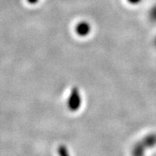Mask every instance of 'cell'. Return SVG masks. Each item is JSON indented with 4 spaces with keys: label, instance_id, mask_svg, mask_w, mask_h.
<instances>
[{
    "label": "cell",
    "instance_id": "cell-1",
    "mask_svg": "<svg viewBox=\"0 0 156 156\" xmlns=\"http://www.w3.org/2000/svg\"><path fill=\"white\" fill-rule=\"evenodd\" d=\"M156 146V133H150L142 138L132 148V156H145L147 149Z\"/></svg>",
    "mask_w": 156,
    "mask_h": 156
},
{
    "label": "cell",
    "instance_id": "cell-2",
    "mask_svg": "<svg viewBox=\"0 0 156 156\" xmlns=\"http://www.w3.org/2000/svg\"><path fill=\"white\" fill-rule=\"evenodd\" d=\"M83 97L80 88L74 86L71 88L66 100V107L71 112H76L82 106Z\"/></svg>",
    "mask_w": 156,
    "mask_h": 156
},
{
    "label": "cell",
    "instance_id": "cell-3",
    "mask_svg": "<svg viewBox=\"0 0 156 156\" xmlns=\"http://www.w3.org/2000/svg\"><path fill=\"white\" fill-rule=\"evenodd\" d=\"M93 31V27L88 21L80 20L74 27V32L79 37H87Z\"/></svg>",
    "mask_w": 156,
    "mask_h": 156
},
{
    "label": "cell",
    "instance_id": "cell-4",
    "mask_svg": "<svg viewBox=\"0 0 156 156\" xmlns=\"http://www.w3.org/2000/svg\"><path fill=\"white\" fill-rule=\"evenodd\" d=\"M148 17H149V19H150L151 22H152V23H156V4H154L150 9L149 14H148Z\"/></svg>",
    "mask_w": 156,
    "mask_h": 156
},
{
    "label": "cell",
    "instance_id": "cell-5",
    "mask_svg": "<svg viewBox=\"0 0 156 156\" xmlns=\"http://www.w3.org/2000/svg\"><path fill=\"white\" fill-rule=\"evenodd\" d=\"M126 1L128 4L132 5V6H137L141 3L143 0H126Z\"/></svg>",
    "mask_w": 156,
    "mask_h": 156
},
{
    "label": "cell",
    "instance_id": "cell-6",
    "mask_svg": "<svg viewBox=\"0 0 156 156\" xmlns=\"http://www.w3.org/2000/svg\"><path fill=\"white\" fill-rule=\"evenodd\" d=\"M27 2L30 5H36L40 0H27Z\"/></svg>",
    "mask_w": 156,
    "mask_h": 156
},
{
    "label": "cell",
    "instance_id": "cell-7",
    "mask_svg": "<svg viewBox=\"0 0 156 156\" xmlns=\"http://www.w3.org/2000/svg\"><path fill=\"white\" fill-rule=\"evenodd\" d=\"M154 46L156 47V37L154 38Z\"/></svg>",
    "mask_w": 156,
    "mask_h": 156
}]
</instances>
